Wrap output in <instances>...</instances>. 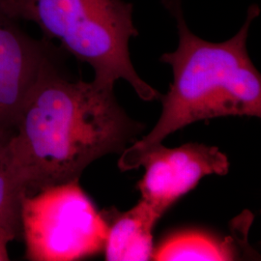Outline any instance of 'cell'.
<instances>
[{"label":"cell","instance_id":"cell-1","mask_svg":"<svg viewBox=\"0 0 261 261\" xmlns=\"http://www.w3.org/2000/svg\"><path fill=\"white\" fill-rule=\"evenodd\" d=\"M142 129L113 89L71 82L49 66L29 94L12 139L27 195L80 179L97 159L121 154Z\"/></svg>","mask_w":261,"mask_h":261},{"label":"cell","instance_id":"cell-2","mask_svg":"<svg viewBox=\"0 0 261 261\" xmlns=\"http://www.w3.org/2000/svg\"><path fill=\"white\" fill-rule=\"evenodd\" d=\"M175 19L179 43L160 61L172 69L173 80L163 97L161 117L147 136L121 153L118 168L137 169L170 134L192 123L224 116H261V76L250 58L247 41L260 8L249 7L233 37L212 43L194 34L187 24L181 0H162Z\"/></svg>","mask_w":261,"mask_h":261},{"label":"cell","instance_id":"cell-3","mask_svg":"<svg viewBox=\"0 0 261 261\" xmlns=\"http://www.w3.org/2000/svg\"><path fill=\"white\" fill-rule=\"evenodd\" d=\"M133 4L123 0H0V12L11 19L33 21L48 38L92 67L94 84L112 88L128 82L143 101L161 94L140 75L130 60L129 43L139 30Z\"/></svg>","mask_w":261,"mask_h":261},{"label":"cell","instance_id":"cell-4","mask_svg":"<svg viewBox=\"0 0 261 261\" xmlns=\"http://www.w3.org/2000/svg\"><path fill=\"white\" fill-rule=\"evenodd\" d=\"M79 180L23 196L20 229L28 260H79L103 250L108 225Z\"/></svg>","mask_w":261,"mask_h":261},{"label":"cell","instance_id":"cell-5","mask_svg":"<svg viewBox=\"0 0 261 261\" xmlns=\"http://www.w3.org/2000/svg\"><path fill=\"white\" fill-rule=\"evenodd\" d=\"M145 172L139 183L141 199L161 217L206 175L228 172V159L214 146L187 143L176 148L160 144L143 159Z\"/></svg>","mask_w":261,"mask_h":261},{"label":"cell","instance_id":"cell-6","mask_svg":"<svg viewBox=\"0 0 261 261\" xmlns=\"http://www.w3.org/2000/svg\"><path fill=\"white\" fill-rule=\"evenodd\" d=\"M0 12V128L15 130L39 77L53 65L47 48Z\"/></svg>","mask_w":261,"mask_h":261},{"label":"cell","instance_id":"cell-7","mask_svg":"<svg viewBox=\"0 0 261 261\" xmlns=\"http://www.w3.org/2000/svg\"><path fill=\"white\" fill-rule=\"evenodd\" d=\"M108 225L103 250L106 260L145 261L152 258V230L161 216L145 200L129 211L115 213L112 220L103 213Z\"/></svg>","mask_w":261,"mask_h":261},{"label":"cell","instance_id":"cell-8","mask_svg":"<svg viewBox=\"0 0 261 261\" xmlns=\"http://www.w3.org/2000/svg\"><path fill=\"white\" fill-rule=\"evenodd\" d=\"M14 132L0 128V239L8 245L21 238L20 206L27 196L12 151Z\"/></svg>","mask_w":261,"mask_h":261},{"label":"cell","instance_id":"cell-9","mask_svg":"<svg viewBox=\"0 0 261 261\" xmlns=\"http://www.w3.org/2000/svg\"><path fill=\"white\" fill-rule=\"evenodd\" d=\"M233 241L220 240L211 234L185 231L170 236L153 252L154 260H233Z\"/></svg>","mask_w":261,"mask_h":261},{"label":"cell","instance_id":"cell-10","mask_svg":"<svg viewBox=\"0 0 261 261\" xmlns=\"http://www.w3.org/2000/svg\"><path fill=\"white\" fill-rule=\"evenodd\" d=\"M8 244L2 241L0 239V261L9 260V253H8Z\"/></svg>","mask_w":261,"mask_h":261}]
</instances>
